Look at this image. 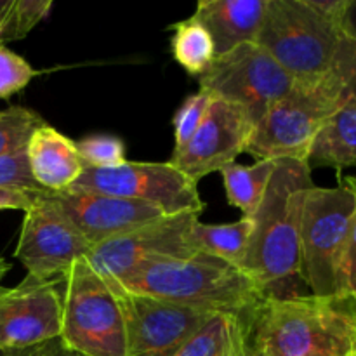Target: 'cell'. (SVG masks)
<instances>
[{
	"label": "cell",
	"mask_w": 356,
	"mask_h": 356,
	"mask_svg": "<svg viewBox=\"0 0 356 356\" xmlns=\"http://www.w3.org/2000/svg\"><path fill=\"white\" fill-rule=\"evenodd\" d=\"M250 350L261 356H350L356 350L353 301L264 298L250 316Z\"/></svg>",
	"instance_id": "1"
},
{
	"label": "cell",
	"mask_w": 356,
	"mask_h": 356,
	"mask_svg": "<svg viewBox=\"0 0 356 356\" xmlns=\"http://www.w3.org/2000/svg\"><path fill=\"white\" fill-rule=\"evenodd\" d=\"M315 186L308 162L278 160L263 202L252 216L254 232L242 270L266 298L299 278V226L306 191Z\"/></svg>",
	"instance_id": "2"
},
{
	"label": "cell",
	"mask_w": 356,
	"mask_h": 356,
	"mask_svg": "<svg viewBox=\"0 0 356 356\" xmlns=\"http://www.w3.org/2000/svg\"><path fill=\"white\" fill-rule=\"evenodd\" d=\"M118 285L132 294L184 308L243 316H252L266 298L250 275L205 252L148 264Z\"/></svg>",
	"instance_id": "3"
},
{
	"label": "cell",
	"mask_w": 356,
	"mask_h": 356,
	"mask_svg": "<svg viewBox=\"0 0 356 356\" xmlns=\"http://www.w3.org/2000/svg\"><path fill=\"white\" fill-rule=\"evenodd\" d=\"M339 42L337 24L308 0H266L256 44L301 86L329 75Z\"/></svg>",
	"instance_id": "4"
},
{
	"label": "cell",
	"mask_w": 356,
	"mask_h": 356,
	"mask_svg": "<svg viewBox=\"0 0 356 356\" xmlns=\"http://www.w3.org/2000/svg\"><path fill=\"white\" fill-rule=\"evenodd\" d=\"M59 341L83 356H127L124 315L113 287L79 261L61 280Z\"/></svg>",
	"instance_id": "5"
},
{
	"label": "cell",
	"mask_w": 356,
	"mask_h": 356,
	"mask_svg": "<svg viewBox=\"0 0 356 356\" xmlns=\"http://www.w3.org/2000/svg\"><path fill=\"white\" fill-rule=\"evenodd\" d=\"M355 197L343 183L306 191L299 226V278L313 296L339 298V270Z\"/></svg>",
	"instance_id": "6"
},
{
	"label": "cell",
	"mask_w": 356,
	"mask_h": 356,
	"mask_svg": "<svg viewBox=\"0 0 356 356\" xmlns=\"http://www.w3.org/2000/svg\"><path fill=\"white\" fill-rule=\"evenodd\" d=\"M339 106V90L330 73L312 86H299L261 118L254 129L247 153L257 162H308L320 129Z\"/></svg>",
	"instance_id": "7"
},
{
	"label": "cell",
	"mask_w": 356,
	"mask_h": 356,
	"mask_svg": "<svg viewBox=\"0 0 356 356\" xmlns=\"http://www.w3.org/2000/svg\"><path fill=\"white\" fill-rule=\"evenodd\" d=\"M198 82L212 97L242 106L256 125L273 104L301 86L256 42L216 56Z\"/></svg>",
	"instance_id": "8"
},
{
	"label": "cell",
	"mask_w": 356,
	"mask_h": 356,
	"mask_svg": "<svg viewBox=\"0 0 356 356\" xmlns=\"http://www.w3.org/2000/svg\"><path fill=\"white\" fill-rule=\"evenodd\" d=\"M66 191L101 193L149 204L165 216H200L205 209L197 183L169 162H125L115 169H89Z\"/></svg>",
	"instance_id": "9"
},
{
	"label": "cell",
	"mask_w": 356,
	"mask_h": 356,
	"mask_svg": "<svg viewBox=\"0 0 356 356\" xmlns=\"http://www.w3.org/2000/svg\"><path fill=\"white\" fill-rule=\"evenodd\" d=\"M197 221L198 216L191 212L162 216L92 247L86 261L106 282L122 284L148 264L193 256L197 250L188 242V233Z\"/></svg>",
	"instance_id": "10"
},
{
	"label": "cell",
	"mask_w": 356,
	"mask_h": 356,
	"mask_svg": "<svg viewBox=\"0 0 356 356\" xmlns=\"http://www.w3.org/2000/svg\"><path fill=\"white\" fill-rule=\"evenodd\" d=\"M113 287L127 332V356H176L212 313Z\"/></svg>",
	"instance_id": "11"
},
{
	"label": "cell",
	"mask_w": 356,
	"mask_h": 356,
	"mask_svg": "<svg viewBox=\"0 0 356 356\" xmlns=\"http://www.w3.org/2000/svg\"><path fill=\"white\" fill-rule=\"evenodd\" d=\"M90 249L92 245L45 200L44 191H40L35 204L24 212L14 256L30 277L61 280L73 264L89 256Z\"/></svg>",
	"instance_id": "12"
},
{
	"label": "cell",
	"mask_w": 356,
	"mask_h": 356,
	"mask_svg": "<svg viewBox=\"0 0 356 356\" xmlns=\"http://www.w3.org/2000/svg\"><path fill=\"white\" fill-rule=\"evenodd\" d=\"M61 280H38L26 275L14 287L0 285V353L28 350L58 339L61 334Z\"/></svg>",
	"instance_id": "13"
},
{
	"label": "cell",
	"mask_w": 356,
	"mask_h": 356,
	"mask_svg": "<svg viewBox=\"0 0 356 356\" xmlns=\"http://www.w3.org/2000/svg\"><path fill=\"white\" fill-rule=\"evenodd\" d=\"M256 124L238 104L214 97L193 138L174 149L169 163L195 183L212 172H221L247 152Z\"/></svg>",
	"instance_id": "14"
},
{
	"label": "cell",
	"mask_w": 356,
	"mask_h": 356,
	"mask_svg": "<svg viewBox=\"0 0 356 356\" xmlns=\"http://www.w3.org/2000/svg\"><path fill=\"white\" fill-rule=\"evenodd\" d=\"M44 197L92 247L165 216L149 204L111 195L44 191Z\"/></svg>",
	"instance_id": "15"
},
{
	"label": "cell",
	"mask_w": 356,
	"mask_h": 356,
	"mask_svg": "<svg viewBox=\"0 0 356 356\" xmlns=\"http://www.w3.org/2000/svg\"><path fill=\"white\" fill-rule=\"evenodd\" d=\"M24 153L35 183L44 191L70 190L86 170L76 143L49 124H42L31 134Z\"/></svg>",
	"instance_id": "16"
},
{
	"label": "cell",
	"mask_w": 356,
	"mask_h": 356,
	"mask_svg": "<svg viewBox=\"0 0 356 356\" xmlns=\"http://www.w3.org/2000/svg\"><path fill=\"white\" fill-rule=\"evenodd\" d=\"M266 0H200L191 16L211 33L216 56L256 42Z\"/></svg>",
	"instance_id": "17"
},
{
	"label": "cell",
	"mask_w": 356,
	"mask_h": 356,
	"mask_svg": "<svg viewBox=\"0 0 356 356\" xmlns=\"http://www.w3.org/2000/svg\"><path fill=\"white\" fill-rule=\"evenodd\" d=\"M250 316L212 313L176 356H249Z\"/></svg>",
	"instance_id": "18"
},
{
	"label": "cell",
	"mask_w": 356,
	"mask_h": 356,
	"mask_svg": "<svg viewBox=\"0 0 356 356\" xmlns=\"http://www.w3.org/2000/svg\"><path fill=\"white\" fill-rule=\"evenodd\" d=\"M309 167H356V106L341 104L325 120L312 146Z\"/></svg>",
	"instance_id": "19"
},
{
	"label": "cell",
	"mask_w": 356,
	"mask_h": 356,
	"mask_svg": "<svg viewBox=\"0 0 356 356\" xmlns=\"http://www.w3.org/2000/svg\"><path fill=\"white\" fill-rule=\"evenodd\" d=\"M252 232L254 222L250 218L228 225H205L197 221L190 228L188 242L197 252L211 254L242 270Z\"/></svg>",
	"instance_id": "20"
},
{
	"label": "cell",
	"mask_w": 356,
	"mask_h": 356,
	"mask_svg": "<svg viewBox=\"0 0 356 356\" xmlns=\"http://www.w3.org/2000/svg\"><path fill=\"white\" fill-rule=\"evenodd\" d=\"M277 162L259 160L254 165H240L233 162L221 169L226 197L232 205L240 209L243 218H252L263 202Z\"/></svg>",
	"instance_id": "21"
},
{
	"label": "cell",
	"mask_w": 356,
	"mask_h": 356,
	"mask_svg": "<svg viewBox=\"0 0 356 356\" xmlns=\"http://www.w3.org/2000/svg\"><path fill=\"white\" fill-rule=\"evenodd\" d=\"M170 28L174 31L170 38L174 59L186 70L188 75L200 79L216 59V47L211 33L193 16Z\"/></svg>",
	"instance_id": "22"
},
{
	"label": "cell",
	"mask_w": 356,
	"mask_h": 356,
	"mask_svg": "<svg viewBox=\"0 0 356 356\" xmlns=\"http://www.w3.org/2000/svg\"><path fill=\"white\" fill-rule=\"evenodd\" d=\"M51 9V0H0V44L26 37Z\"/></svg>",
	"instance_id": "23"
},
{
	"label": "cell",
	"mask_w": 356,
	"mask_h": 356,
	"mask_svg": "<svg viewBox=\"0 0 356 356\" xmlns=\"http://www.w3.org/2000/svg\"><path fill=\"white\" fill-rule=\"evenodd\" d=\"M42 124L44 118L28 108L10 106L0 111V156L23 152Z\"/></svg>",
	"instance_id": "24"
},
{
	"label": "cell",
	"mask_w": 356,
	"mask_h": 356,
	"mask_svg": "<svg viewBox=\"0 0 356 356\" xmlns=\"http://www.w3.org/2000/svg\"><path fill=\"white\" fill-rule=\"evenodd\" d=\"M76 149L83 165L89 169H115L127 162L125 145L117 136H87L76 143Z\"/></svg>",
	"instance_id": "25"
},
{
	"label": "cell",
	"mask_w": 356,
	"mask_h": 356,
	"mask_svg": "<svg viewBox=\"0 0 356 356\" xmlns=\"http://www.w3.org/2000/svg\"><path fill=\"white\" fill-rule=\"evenodd\" d=\"M212 99L205 90L198 89V92L190 94L186 99L183 101L179 108L176 110L172 117L174 125V149H179L190 141L198 131L200 124L204 122L205 115H207L209 106H211Z\"/></svg>",
	"instance_id": "26"
},
{
	"label": "cell",
	"mask_w": 356,
	"mask_h": 356,
	"mask_svg": "<svg viewBox=\"0 0 356 356\" xmlns=\"http://www.w3.org/2000/svg\"><path fill=\"white\" fill-rule=\"evenodd\" d=\"M37 75L38 72L26 59L0 44V99L23 90Z\"/></svg>",
	"instance_id": "27"
},
{
	"label": "cell",
	"mask_w": 356,
	"mask_h": 356,
	"mask_svg": "<svg viewBox=\"0 0 356 356\" xmlns=\"http://www.w3.org/2000/svg\"><path fill=\"white\" fill-rule=\"evenodd\" d=\"M330 76L339 90L341 104L356 106V42L341 37Z\"/></svg>",
	"instance_id": "28"
},
{
	"label": "cell",
	"mask_w": 356,
	"mask_h": 356,
	"mask_svg": "<svg viewBox=\"0 0 356 356\" xmlns=\"http://www.w3.org/2000/svg\"><path fill=\"white\" fill-rule=\"evenodd\" d=\"M341 183L353 193L355 209L351 214L350 229H348L346 245H344L343 261L339 270V298L351 299L356 291V176H346Z\"/></svg>",
	"instance_id": "29"
},
{
	"label": "cell",
	"mask_w": 356,
	"mask_h": 356,
	"mask_svg": "<svg viewBox=\"0 0 356 356\" xmlns=\"http://www.w3.org/2000/svg\"><path fill=\"white\" fill-rule=\"evenodd\" d=\"M0 188L24 191H44L37 183L28 167L26 153L17 152L13 155L0 156Z\"/></svg>",
	"instance_id": "30"
},
{
	"label": "cell",
	"mask_w": 356,
	"mask_h": 356,
	"mask_svg": "<svg viewBox=\"0 0 356 356\" xmlns=\"http://www.w3.org/2000/svg\"><path fill=\"white\" fill-rule=\"evenodd\" d=\"M40 191H24L0 188V211H23L26 212L35 204V198Z\"/></svg>",
	"instance_id": "31"
},
{
	"label": "cell",
	"mask_w": 356,
	"mask_h": 356,
	"mask_svg": "<svg viewBox=\"0 0 356 356\" xmlns=\"http://www.w3.org/2000/svg\"><path fill=\"white\" fill-rule=\"evenodd\" d=\"M341 37L356 42V0H346L339 19Z\"/></svg>",
	"instance_id": "32"
},
{
	"label": "cell",
	"mask_w": 356,
	"mask_h": 356,
	"mask_svg": "<svg viewBox=\"0 0 356 356\" xmlns=\"http://www.w3.org/2000/svg\"><path fill=\"white\" fill-rule=\"evenodd\" d=\"M40 356H83L79 353H73L68 348H65V344L58 339H52L49 343H44L40 346Z\"/></svg>",
	"instance_id": "33"
},
{
	"label": "cell",
	"mask_w": 356,
	"mask_h": 356,
	"mask_svg": "<svg viewBox=\"0 0 356 356\" xmlns=\"http://www.w3.org/2000/svg\"><path fill=\"white\" fill-rule=\"evenodd\" d=\"M42 346V344H40ZM40 346L28 348V350H16V351H6L3 356H40Z\"/></svg>",
	"instance_id": "34"
},
{
	"label": "cell",
	"mask_w": 356,
	"mask_h": 356,
	"mask_svg": "<svg viewBox=\"0 0 356 356\" xmlns=\"http://www.w3.org/2000/svg\"><path fill=\"white\" fill-rule=\"evenodd\" d=\"M9 270H10V264L7 263L6 259H2V257H0V282H2V278L6 277L7 271Z\"/></svg>",
	"instance_id": "35"
},
{
	"label": "cell",
	"mask_w": 356,
	"mask_h": 356,
	"mask_svg": "<svg viewBox=\"0 0 356 356\" xmlns=\"http://www.w3.org/2000/svg\"><path fill=\"white\" fill-rule=\"evenodd\" d=\"M351 301H353V305H355V308H356V291L353 292V296H351Z\"/></svg>",
	"instance_id": "36"
},
{
	"label": "cell",
	"mask_w": 356,
	"mask_h": 356,
	"mask_svg": "<svg viewBox=\"0 0 356 356\" xmlns=\"http://www.w3.org/2000/svg\"><path fill=\"white\" fill-rule=\"evenodd\" d=\"M249 356H261V355H257V353H254L252 350H250V353H249Z\"/></svg>",
	"instance_id": "37"
},
{
	"label": "cell",
	"mask_w": 356,
	"mask_h": 356,
	"mask_svg": "<svg viewBox=\"0 0 356 356\" xmlns=\"http://www.w3.org/2000/svg\"><path fill=\"white\" fill-rule=\"evenodd\" d=\"M350 356H356V350H355V351H353V353H351Z\"/></svg>",
	"instance_id": "38"
},
{
	"label": "cell",
	"mask_w": 356,
	"mask_h": 356,
	"mask_svg": "<svg viewBox=\"0 0 356 356\" xmlns=\"http://www.w3.org/2000/svg\"><path fill=\"white\" fill-rule=\"evenodd\" d=\"M0 356H3V353H0Z\"/></svg>",
	"instance_id": "39"
}]
</instances>
